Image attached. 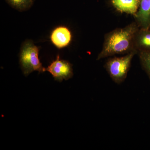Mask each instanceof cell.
<instances>
[{
	"label": "cell",
	"mask_w": 150,
	"mask_h": 150,
	"mask_svg": "<svg viewBox=\"0 0 150 150\" xmlns=\"http://www.w3.org/2000/svg\"><path fill=\"white\" fill-rule=\"evenodd\" d=\"M139 28L136 22L134 21L125 27L116 28L105 34L102 50L98 54L97 60L116 55L127 54L136 51L134 48V38Z\"/></svg>",
	"instance_id": "1"
},
{
	"label": "cell",
	"mask_w": 150,
	"mask_h": 150,
	"mask_svg": "<svg viewBox=\"0 0 150 150\" xmlns=\"http://www.w3.org/2000/svg\"><path fill=\"white\" fill-rule=\"evenodd\" d=\"M134 51L121 57H110L105 64V69L112 81L117 84L123 83L127 78L134 56L138 54Z\"/></svg>",
	"instance_id": "2"
},
{
	"label": "cell",
	"mask_w": 150,
	"mask_h": 150,
	"mask_svg": "<svg viewBox=\"0 0 150 150\" xmlns=\"http://www.w3.org/2000/svg\"><path fill=\"white\" fill-rule=\"evenodd\" d=\"M39 48L35 46L32 40L25 41L22 46L20 54V63L25 76L34 71L40 73L46 71L38 57Z\"/></svg>",
	"instance_id": "3"
},
{
	"label": "cell",
	"mask_w": 150,
	"mask_h": 150,
	"mask_svg": "<svg viewBox=\"0 0 150 150\" xmlns=\"http://www.w3.org/2000/svg\"><path fill=\"white\" fill-rule=\"evenodd\" d=\"M46 69V71L51 73L55 80L59 82L64 79H69L74 75L72 65L68 61L60 60L59 55L56 60L53 61Z\"/></svg>",
	"instance_id": "4"
},
{
	"label": "cell",
	"mask_w": 150,
	"mask_h": 150,
	"mask_svg": "<svg viewBox=\"0 0 150 150\" xmlns=\"http://www.w3.org/2000/svg\"><path fill=\"white\" fill-rule=\"evenodd\" d=\"M50 38L54 46L61 49L69 45L71 41V33L67 27L59 26L52 31Z\"/></svg>",
	"instance_id": "5"
},
{
	"label": "cell",
	"mask_w": 150,
	"mask_h": 150,
	"mask_svg": "<svg viewBox=\"0 0 150 150\" xmlns=\"http://www.w3.org/2000/svg\"><path fill=\"white\" fill-rule=\"evenodd\" d=\"M133 16L139 28L149 29L150 27V0H141L138 11Z\"/></svg>",
	"instance_id": "6"
},
{
	"label": "cell",
	"mask_w": 150,
	"mask_h": 150,
	"mask_svg": "<svg viewBox=\"0 0 150 150\" xmlns=\"http://www.w3.org/2000/svg\"><path fill=\"white\" fill-rule=\"evenodd\" d=\"M141 0H110L112 6L121 13L132 15L137 13Z\"/></svg>",
	"instance_id": "7"
},
{
	"label": "cell",
	"mask_w": 150,
	"mask_h": 150,
	"mask_svg": "<svg viewBox=\"0 0 150 150\" xmlns=\"http://www.w3.org/2000/svg\"><path fill=\"white\" fill-rule=\"evenodd\" d=\"M134 45L138 52L150 51V30L139 28L134 36Z\"/></svg>",
	"instance_id": "8"
},
{
	"label": "cell",
	"mask_w": 150,
	"mask_h": 150,
	"mask_svg": "<svg viewBox=\"0 0 150 150\" xmlns=\"http://www.w3.org/2000/svg\"><path fill=\"white\" fill-rule=\"evenodd\" d=\"M12 7L20 11L29 9L33 4L35 0H6Z\"/></svg>",
	"instance_id": "9"
},
{
	"label": "cell",
	"mask_w": 150,
	"mask_h": 150,
	"mask_svg": "<svg viewBox=\"0 0 150 150\" xmlns=\"http://www.w3.org/2000/svg\"><path fill=\"white\" fill-rule=\"evenodd\" d=\"M138 54L142 68L150 80V51H141Z\"/></svg>",
	"instance_id": "10"
},
{
	"label": "cell",
	"mask_w": 150,
	"mask_h": 150,
	"mask_svg": "<svg viewBox=\"0 0 150 150\" xmlns=\"http://www.w3.org/2000/svg\"><path fill=\"white\" fill-rule=\"evenodd\" d=\"M149 29L150 30V27L149 28Z\"/></svg>",
	"instance_id": "11"
}]
</instances>
